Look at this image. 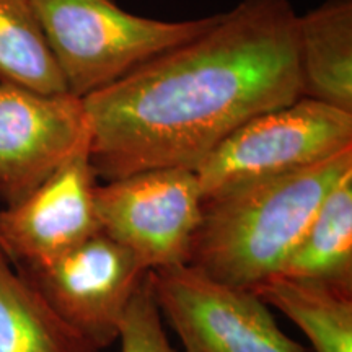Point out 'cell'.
I'll return each mask as SVG.
<instances>
[{
    "label": "cell",
    "mask_w": 352,
    "mask_h": 352,
    "mask_svg": "<svg viewBox=\"0 0 352 352\" xmlns=\"http://www.w3.org/2000/svg\"><path fill=\"white\" fill-rule=\"evenodd\" d=\"M297 23L289 0H241L206 33L83 98L96 178L196 170L245 121L300 98Z\"/></svg>",
    "instance_id": "obj_1"
},
{
    "label": "cell",
    "mask_w": 352,
    "mask_h": 352,
    "mask_svg": "<svg viewBox=\"0 0 352 352\" xmlns=\"http://www.w3.org/2000/svg\"><path fill=\"white\" fill-rule=\"evenodd\" d=\"M352 171V148L310 168L204 197L189 266L219 283L254 289L276 276L321 202Z\"/></svg>",
    "instance_id": "obj_2"
},
{
    "label": "cell",
    "mask_w": 352,
    "mask_h": 352,
    "mask_svg": "<svg viewBox=\"0 0 352 352\" xmlns=\"http://www.w3.org/2000/svg\"><path fill=\"white\" fill-rule=\"evenodd\" d=\"M33 6L65 88L82 100L206 33L219 19H147L114 0H33Z\"/></svg>",
    "instance_id": "obj_3"
},
{
    "label": "cell",
    "mask_w": 352,
    "mask_h": 352,
    "mask_svg": "<svg viewBox=\"0 0 352 352\" xmlns=\"http://www.w3.org/2000/svg\"><path fill=\"white\" fill-rule=\"evenodd\" d=\"M352 148V113L300 98L259 113L230 132L195 170L202 197L289 175Z\"/></svg>",
    "instance_id": "obj_4"
},
{
    "label": "cell",
    "mask_w": 352,
    "mask_h": 352,
    "mask_svg": "<svg viewBox=\"0 0 352 352\" xmlns=\"http://www.w3.org/2000/svg\"><path fill=\"white\" fill-rule=\"evenodd\" d=\"M202 201L199 179L189 168L139 171L95 189L100 230L147 271L186 264Z\"/></svg>",
    "instance_id": "obj_5"
},
{
    "label": "cell",
    "mask_w": 352,
    "mask_h": 352,
    "mask_svg": "<svg viewBox=\"0 0 352 352\" xmlns=\"http://www.w3.org/2000/svg\"><path fill=\"white\" fill-rule=\"evenodd\" d=\"M148 276L158 310L184 352H305L252 289L219 283L189 264Z\"/></svg>",
    "instance_id": "obj_6"
},
{
    "label": "cell",
    "mask_w": 352,
    "mask_h": 352,
    "mask_svg": "<svg viewBox=\"0 0 352 352\" xmlns=\"http://www.w3.org/2000/svg\"><path fill=\"white\" fill-rule=\"evenodd\" d=\"M15 267L98 351L120 340L127 308L148 272L101 230L54 261Z\"/></svg>",
    "instance_id": "obj_7"
},
{
    "label": "cell",
    "mask_w": 352,
    "mask_h": 352,
    "mask_svg": "<svg viewBox=\"0 0 352 352\" xmlns=\"http://www.w3.org/2000/svg\"><path fill=\"white\" fill-rule=\"evenodd\" d=\"M90 135L82 98L0 82V201L12 206L28 196L70 157L90 148Z\"/></svg>",
    "instance_id": "obj_8"
},
{
    "label": "cell",
    "mask_w": 352,
    "mask_h": 352,
    "mask_svg": "<svg viewBox=\"0 0 352 352\" xmlns=\"http://www.w3.org/2000/svg\"><path fill=\"white\" fill-rule=\"evenodd\" d=\"M98 184L83 148L28 196L0 210V246L15 266H41L100 232L95 210Z\"/></svg>",
    "instance_id": "obj_9"
},
{
    "label": "cell",
    "mask_w": 352,
    "mask_h": 352,
    "mask_svg": "<svg viewBox=\"0 0 352 352\" xmlns=\"http://www.w3.org/2000/svg\"><path fill=\"white\" fill-rule=\"evenodd\" d=\"M302 96L352 113V0H327L298 15Z\"/></svg>",
    "instance_id": "obj_10"
},
{
    "label": "cell",
    "mask_w": 352,
    "mask_h": 352,
    "mask_svg": "<svg viewBox=\"0 0 352 352\" xmlns=\"http://www.w3.org/2000/svg\"><path fill=\"white\" fill-rule=\"evenodd\" d=\"M276 276L352 294V171L328 192Z\"/></svg>",
    "instance_id": "obj_11"
},
{
    "label": "cell",
    "mask_w": 352,
    "mask_h": 352,
    "mask_svg": "<svg viewBox=\"0 0 352 352\" xmlns=\"http://www.w3.org/2000/svg\"><path fill=\"white\" fill-rule=\"evenodd\" d=\"M0 352H100L52 310L2 246Z\"/></svg>",
    "instance_id": "obj_12"
},
{
    "label": "cell",
    "mask_w": 352,
    "mask_h": 352,
    "mask_svg": "<svg viewBox=\"0 0 352 352\" xmlns=\"http://www.w3.org/2000/svg\"><path fill=\"white\" fill-rule=\"evenodd\" d=\"M252 290L292 320L316 352H352V294L283 276Z\"/></svg>",
    "instance_id": "obj_13"
},
{
    "label": "cell",
    "mask_w": 352,
    "mask_h": 352,
    "mask_svg": "<svg viewBox=\"0 0 352 352\" xmlns=\"http://www.w3.org/2000/svg\"><path fill=\"white\" fill-rule=\"evenodd\" d=\"M0 82L41 94H65L33 0H0Z\"/></svg>",
    "instance_id": "obj_14"
},
{
    "label": "cell",
    "mask_w": 352,
    "mask_h": 352,
    "mask_svg": "<svg viewBox=\"0 0 352 352\" xmlns=\"http://www.w3.org/2000/svg\"><path fill=\"white\" fill-rule=\"evenodd\" d=\"M120 341L121 352H176L164 329L148 272L127 308Z\"/></svg>",
    "instance_id": "obj_15"
}]
</instances>
